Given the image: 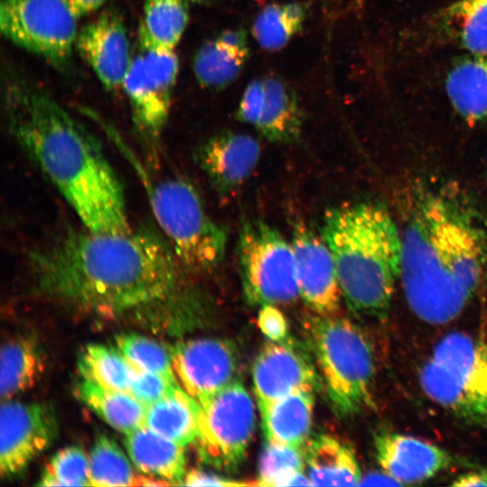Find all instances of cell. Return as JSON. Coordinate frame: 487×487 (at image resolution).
Wrapping results in <instances>:
<instances>
[{"instance_id": "30bf717a", "label": "cell", "mask_w": 487, "mask_h": 487, "mask_svg": "<svg viewBox=\"0 0 487 487\" xmlns=\"http://www.w3.org/2000/svg\"><path fill=\"white\" fill-rule=\"evenodd\" d=\"M77 15L67 0H1L0 28L14 44L59 69L69 65Z\"/></svg>"}, {"instance_id": "e0dca14e", "label": "cell", "mask_w": 487, "mask_h": 487, "mask_svg": "<svg viewBox=\"0 0 487 487\" xmlns=\"http://www.w3.org/2000/svg\"><path fill=\"white\" fill-rule=\"evenodd\" d=\"M194 157L213 189L225 196L251 176L261 157V144L247 133L223 131L202 142Z\"/></svg>"}, {"instance_id": "b9f144b4", "label": "cell", "mask_w": 487, "mask_h": 487, "mask_svg": "<svg viewBox=\"0 0 487 487\" xmlns=\"http://www.w3.org/2000/svg\"><path fill=\"white\" fill-rule=\"evenodd\" d=\"M359 485H393L400 486L401 484L386 473L384 471L381 473H371L365 477L362 478Z\"/></svg>"}, {"instance_id": "d4e9b609", "label": "cell", "mask_w": 487, "mask_h": 487, "mask_svg": "<svg viewBox=\"0 0 487 487\" xmlns=\"http://www.w3.org/2000/svg\"><path fill=\"white\" fill-rule=\"evenodd\" d=\"M198 402L179 385L146 407L145 426L185 447L198 436Z\"/></svg>"}, {"instance_id": "ab89813d", "label": "cell", "mask_w": 487, "mask_h": 487, "mask_svg": "<svg viewBox=\"0 0 487 487\" xmlns=\"http://www.w3.org/2000/svg\"><path fill=\"white\" fill-rule=\"evenodd\" d=\"M452 485L487 486V468L462 474L453 482Z\"/></svg>"}, {"instance_id": "60d3db41", "label": "cell", "mask_w": 487, "mask_h": 487, "mask_svg": "<svg viewBox=\"0 0 487 487\" xmlns=\"http://www.w3.org/2000/svg\"><path fill=\"white\" fill-rule=\"evenodd\" d=\"M78 18L98 9L106 0H67Z\"/></svg>"}, {"instance_id": "ffe728a7", "label": "cell", "mask_w": 487, "mask_h": 487, "mask_svg": "<svg viewBox=\"0 0 487 487\" xmlns=\"http://www.w3.org/2000/svg\"><path fill=\"white\" fill-rule=\"evenodd\" d=\"M125 435L126 449L138 470L170 485L182 484L186 473L184 446L147 426Z\"/></svg>"}, {"instance_id": "2e32d148", "label": "cell", "mask_w": 487, "mask_h": 487, "mask_svg": "<svg viewBox=\"0 0 487 487\" xmlns=\"http://www.w3.org/2000/svg\"><path fill=\"white\" fill-rule=\"evenodd\" d=\"M76 47L107 90L123 87L133 55L125 25L117 13L105 11L84 26Z\"/></svg>"}, {"instance_id": "ba28073f", "label": "cell", "mask_w": 487, "mask_h": 487, "mask_svg": "<svg viewBox=\"0 0 487 487\" xmlns=\"http://www.w3.org/2000/svg\"><path fill=\"white\" fill-rule=\"evenodd\" d=\"M236 252L248 301L275 305L291 302L299 296L291 244L274 226L259 218L244 220Z\"/></svg>"}, {"instance_id": "f546056e", "label": "cell", "mask_w": 487, "mask_h": 487, "mask_svg": "<svg viewBox=\"0 0 487 487\" xmlns=\"http://www.w3.org/2000/svg\"><path fill=\"white\" fill-rule=\"evenodd\" d=\"M303 447L267 442L260 456L256 486L312 485L304 473Z\"/></svg>"}, {"instance_id": "8fae6325", "label": "cell", "mask_w": 487, "mask_h": 487, "mask_svg": "<svg viewBox=\"0 0 487 487\" xmlns=\"http://www.w3.org/2000/svg\"><path fill=\"white\" fill-rule=\"evenodd\" d=\"M198 424L200 457L222 469L237 467L255 427L254 405L244 384L236 380L199 405Z\"/></svg>"}, {"instance_id": "4316f807", "label": "cell", "mask_w": 487, "mask_h": 487, "mask_svg": "<svg viewBox=\"0 0 487 487\" xmlns=\"http://www.w3.org/2000/svg\"><path fill=\"white\" fill-rule=\"evenodd\" d=\"M43 359L36 344L25 337L4 343L1 349L0 393L10 400L32 387L43 372Z\"/></svg>"}, {"instance_id": "5b68a950", "label": "cell", "mask_w": 487, "mask_h": 487, "mask_svg": "<svg viewBox=\"0 0 487 487\" xmlns=\"http://www.w3.org/2000/svg\"><path fill=\"white\" fill-rule=\"evenodd\" d=\"M113 141L142 184L159 229L182 267L193 273L216 269L225 257L228 233L208 215L196 188L181 178H151L119 134Z\"/></svg>"}, {"instance_id": "ac0fdd59", "label": "cell", "mask_w": 487, "mask_h": 487, "mask_svg": "<svg viewBox=\"0 0 487 487\" xmlns=\"http://www.w3.org/2000/svg\"><path fill=\"white\" fill-rule=\"evenodd\" d=\"M374 448L381 470L401 485L424 482L453 463L452 455L441 447L390 430L374 436Z\"/></svg>"}, {"instance_id": "f35d334b", "label": "cell", "mask_w": 487, "mask_h": 487, "mask_svg": "<svg viewBox=\"0 0 487 487\" xmlns=\"http://www.w3.org/2000/svg\"><path fill=\"white\" fill-rule=\"evenodd\" d=\"M181 485L188 486H235L250 485L246 482H232L230 480L219 477L198 470H191L185 473Z\"/></svg>"}, {"instance_id": "4dcf8cb0", "label": "cell", "mask_w": 487, "mask_h": 487, "mask_svg": "<svg viewBox=\"0 0 487 487\" xmlns=\"http://www.w3.org/2000/svg\"><path fill=\"white\" fill-rule=\"evenodd\" d=\"M88 459L91 486L137 485L138 477L127 456L107 435H96Z\"/></svg>"}, {"instance_id": "6da1fadb", "label": "cell", "mask_w": 487, "mask_h": 487, "mask_svg": "<svg viewBox=\"0 0 487 487\" xmlns=\"http://www.w3.org/2000/svg\"><path fill=\"white\" fill-rule=\"evenodd\" d=\"M43 295L86 310L115 315L152 307L185 286L188 272L160 230H70L30 253Z\"/></svg>"}, {"instance_id": "44dd1931", "label": "cell", "mask_w": 487, "mask_h": 487, "mask_svg": "<svg viewBox=\"0 0 487 487\" xmlns=\"http://www.w3.org/2000/svg\"><path fill=\"white\" fill-rule=\"evenodd\" d=\"M308 476L316 486H357L362 473L354 452L328 435H317L303 446Z\"/></svg>"}, {"instance_id": "5bb4252c", "label": "cell", "mask_w": 487, "mask_h": 487, "mask_svg": "<svg viewBox=\"0 0 487 487\" xmlns=\"http://www.w3.org/2000/svg\"><path fill=\"white\" fill-rule=\"evenodd\" d=\"M172 366L183 390L198 405L237 380L238 359L233 345L218 338H198L177 345Z\"/></svg>"}, {"instance_id": "3957f363", "label": "cell", "mask_w": 487, "mask_h": 487, "mask_svg": "<svg viewBox=\"0 0 487 487\" xmlns=\"http://www.w3.org/2000/svg\"><path fill=\"white\" fill-rule=\"evenodd\" d=\"M487 263L481 228L433 196L419 204L402 238L400 280L411 311L432 325L457 317L475 295Z\"/></svg>"}, {"instance_id": "603a6c76", "label": "cell", "mask_w": 487, "mask_h": 487, "mask_svg": "<svg viewBox=\"0 0 487 487\" xmlns=\"http://www.w3.org/2000/svg\"><path fill=\"white\" fill-rule=\"evenodd\" d=\"M263 82L265 100L256 129L273 143H295L303 128V112L295 91L278 76H266Z\"/></svg>"}, {"instance_id": "74e56055", "label": "cell", "mask_w": 487, "mask_h": 487, "mask_svg": "<svg viewBox=\"0 0 487 487\" xmlns=\"http://www.w3.org/2000/svg\"><path fill=\"white\" fill-rule=\"evenodd\" d=\"M257 323L260 330L272 341H280L287 337V320L281 311L273 305L268 304L262 307Z\"/></svg>"}, {"instance_id": "e575fe53", "label": "cell", "mask_w": 487, "mask_h": 487, "mask_svg": "<svg viewBox=\"0 0 487 487\" xmlns=\"http://www.w3.org/2000/svg\"><path fill=\"white\" fill-rule=\"evenodd\" d=\"M39 486H91L89 459L79 446L57 452L46 464Z\"/></svg>"}, {"instance_id": "d590c367", "label": "cell", "mask_w": 487, "mask_h": 487, "mask_svg": "<svg viewBox=\"0 0 487 487\" xmlns=\"http://www.w3.org/2000/svg\"><path fill=\"white\" fill-rule=\"evenodd\" d=\"M179 385L178 381L159 373L137 370L129 393L147 407L170 394Z\"/></svg>"}, {"instance_id": "9a60e30c", "label": "cell", "mask_w": 487, "mask_h": 487, "mask_svg": "<svg viewBox=\"0 0 487 487\" xmlns=\"http://www.w3.org/2000/svg\"><path fill=\"white\" fill-rule=\"evenodd\" d=\"M290 244L299 296L316 314L335 315L343 296L327 244L302 222L294 225Z\"/></svg>"}, {"instance_id": "d6986e66", "label": "cell", "mask_w": 487, "mask_h": 487, "mask_svg": "<svg viewBox=\"0 0 487 487\" xmlns=\"http://www.w3.org/2000/svg\"><path fill=\"white\" fill-rule=\"evenodd\" d=\"M250 56L247 32L243 28L222 31L196 52L193 69L198 83L218 90L233 83Z\"/></svg>"}, {"instance_id": "7bdbcfd3", "label": "cell", "mask_w": 487, "mask_h": 487, "mask_svg": "<svg viewBox=\"0 0 487 487\" xmlns=\"http://www.w3.org/2000/svg\"><path fill=\"white\" fill-rule=\"evenodd\" d=\"M185 1L192 2V3H205L209 0H185Z\"/></svg>"}, {"instance_id": "8992f818", "label": "cell", "mask_w": 487, "mask_h": 487, "mask_svg": "<svg viewBox=\"0 0 487 487\" xmlns=\"http://www.w3.org/2000/svg\"><path fill=\"white\" fill-rule=\"evenodd\" d=\"M305 327L319 377L337 412L352 415L371 406L375 363L364 332L336 314H317Z\"/></svg>"}, {"instance_id": "1f68e13d", "label": "cell", "mask_w": 487, "mask_h": 487, "mask_svg": "<svg viewBox=\"0 0 487 487\" xmlns=\"http://www.w3.org/2000/svg\"><path fill=\"white\" fill-rule=\"evenodd\" d=\"M446 19L469 54L487 56V0H456Z\"/></svg>"}, {"instance_id": "cb8c5ba5", "label": "cell", "mask_w": 487, "mask_h": 487, "mask_svg": "<svg viewBox=\"0 0 487 487\" xmlns=\"http://www.w3.org/2000/svg\"><path fill=\"white\" fill-rule=\"evenodd\" d=\"M445 87L452 106L467 124L487 120V56L469 54L456 61Z\"/></svg>"}, {"instance_id": "d6a6232c", "label": "cell", "mask_w": 487, "mask_h": 487, "mask_svg": "<svg viewBox=\"0 0 487 487\" xmlns=\"http://www.w3.org/2000/svg\"><path fill=\"white\" fill-rule=\"evenodd\" d=\"M188 23L185 0H144L142 24L154 41L174 49Z\"/></svg>"}, {"instance_id": "7402d4cb", "label": "cell", "mask_w": 487, "mask_h": 487, "mask_svg": "<svg viewBox=\"0 0 487 487\" xmlns=\"http://www.w3.org/2000/svg\"><path fill=\"white\" fill-rule=\"evenodd\" d=\"M314 391L291 392L260 409L267 442L303 447L312 426Z\"/></svg>"}, {"instance_id": "484cf974", "label": "cell", "mask_w": 487, "mask_h": 487, "mask_svg": "<svg viewBox=\"0 0 487 487\" xmlns=\"http://www.w3.org/2000/svg\"><path fill=\"white\" fill-rule=\"evenodd\" d=\"M78 398L104 421L125 434L145 426L146 406L131 393L106 388L82 379L77 386Z\"/></svg>"}, {"instance_id": "8d00e7d4", "label": "cell", "mask_w": 487, "mask_h": 487, "mask_svg": "<svg viewBox=\"0 0 487 487\" xmlns=\"http://www.w3.org/2000/svg\"><path fill=\"white\" fill-rule=\"evenodd\" d=\"M264 100L263 78L253 79L243 93L235 113L236 119L241 123L256 126L262 112Z\"/></svg>"}, {"instance_id": "83f0119b", "label": "cell", "mask_w": 487, "mask_h": 487, "mask_svg": "<svg viewBox=\"0 0 487 487\" xmlns=\"http://www.w3.org/2000/svg\"><path fill=\"white\" fill-rule=\"evenodd\" d=\"M307 14L308 7L301 2L267 5L256 15L252 34L263 50L280 51L302 30Z\"/></svg>"}, {"instance_id": "4fadbf2b", "label": "cell", "mask_w": 487, "mask_h": 487, "mask_svg": "<svg viewBox=\"0 0 487 487\" xmlns=\"http://www.w3.org/2000/svg\"><path fill=\"white\" fill-rule=\"evenodd\" d=\"M318 377L313 359L302 344L289 337L271 340L262 347L253 366L259 409L294 391H315Z\"/></svg>"}, {"instance_id": "f1b7e54d", "label": "cell", "mask_w": 487, "mask_h": 487, "mask_svg": "<svg viewBox=\"0 0 487 487\" xmlns=\"http://www.w3.org/2000/svg\"><path fill=\"white\" fill-rule=\"evenodd\" d=\"M78 368L82 378L106 388L129 392L137 369L118 350L90 344L81 352Z\"/></svg>"}, {"instance_id": "7c38bea8", "label": "cell", "mask_w": 487, "mask_h": 487, "mask_svg": "<svg viewBox=\"0 0 487 487\" xmlns=\"http://www.w3.org/2000/svg\"><path fill=\"white\" fill-rule=\"evenodd\" d=\"M0 473L4 479L20 475L55 440L58 420L46 403L2 400Z\"/></svg>"}, {"instance_id": "836d02e7", "label": "cell", "mask_w": 487, "mask_h": 487, "mask_svg": "<svg viewBox=\"0 0 487 487\" xmlns=\"http://www.w3.org/2000/svg\"><path fill=\"white\" fill-rule=\"evenodd\" d=\"M117 349L137 370L159 373L177 381L172 366L171 354L156 341L133 333L115 337Z\"/></svg>"}, {"instance_id": "52a82bcc", "label": "cell", "mask_w": 487, "mask_h": 487, "mask_svg": "<svg viewBox=\"0 0 487 487\" xmlns=\"http://www.w3.org/2000/svg\"><path fill=\"white\" fill-rule=\"evenodd\" d=\"M425 394L464 422L487 425V341L463 332L444 336L421 367Z\"/></svg>"}, {"instance_id": "9c48e42d", "label": "cell", "mask_w": 487, "mask_h": 487, "mask_svg": "<svg viewBox=\"0 0 487 487\" xmlns=\"http://www.w3.org/2000/svg\"><path fill=\"white\" fill-rule=\"evenodd\" d=\"M179 62L174 49L158 44L141 23L137 51L124 80L135 127L149 142H157L169 118Z\"/></svg>"}, {"instance_id": "7a4b0ae2", "label": "cell", "mask_w": 487, "mask_h": 487, "mask_svg": "<svg viewBox=\"0 0 487 487\" xmlns=\"http://www.w3.org/2000/svg\"><path fill=\"white\" fill-rule=\"evenodd\" d=\"M3 99L10 133L94 233L131 231L123 184L99 140L46 90L6 69Z\"/></svg>"}, {"instance_id": "277c9868", "label": "cell", "mask_w": 487, "mask_h": 487, "mask_svg": "<svg viewBox=\"0 0 487 487\" xmlns=\"http://www.w3.org/2000/svg\"><path fill=\"white\" fill-rule=\"evenodd\" d=\"M320 234L335 265L343 299L354 312L381 318L400 280L402 238L380 205L359 202L333 207Z\"/></svg>"}]
</instances>
